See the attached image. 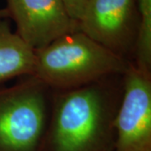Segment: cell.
Here are the masks:
<instances>
[{"mask_svg": "<svg viewBox=\"0 0 151 151\" xmlns=\"http://www.w3.org/2000/svg\"><path fill=\"white\" fill-rule=\"evenodd\" d=\"M124 75L54 91L44 151H114Z\"/></svg>", "mask_w": 151, "mask_h": 151, "instance_id": "6da1fadb", "label": "cell"}, {"mask_svg": "<svg viewBox=\"0 0 151 151\" xmlns=\"http://www.w3.org/2000/svg\"><path fill=\"white\" fill-rule=\"evenodd\" d=\"M35 76L54 91L86 86L123 75L130 63L76 30L35 50Z\"/></svg>", "mask_w": 151, "mask_h": 151, "instance_id": "7a4b0ae2", "label": "cell"}, {"mask_svg": "<svg viewBox=\"0 0 151 151\" xmlns=\"http://www.w3.org/2000/svg\"><path fill=\"white\" fill-rule=\"evenodd\" d=\"M53 93L35 75L0 86V151H44Z\"/></svg>", "mask_w": 151, "mask_h": 151, "instance_id": "3957f363", "label": "cell"}, {"mask_svg": "<svg viewBox=\"0 0 151 151\" xmlns=\"http://www.w3.org/2000/svg\"><path fill=\"white\" fill-rule=\"evenodd\" d=\"M139 24L138 0H88L78 30L134 62Z\"/></svg>", "mask_w": 151, "mask_h": 151, "instance_id": "277c9868", "label": "cell"}, {"mask_svg": "<svg viewBox=\"0 0 151 151\" xmlns=\"http://www.w3.org/2000/svg\"><path fill=\"white\" fill-rule=\"evenodd\" d=\"M114 151H151V73L130 63L115 119Z\"/></svg>", "mask_w": 151, "mask_h": 151, "instance_id": "5b68a950", "label": "cell"}, {"mask_svg": "<svg viewBox=\"0 0 151 151\" xmlns=\"http://www.w3.org/2000/svg\"><path fill=\"white\" fill-rule=\"evenodd\" d=\"M15 32L35 50L78 30L62 0H6Z\"/></svg>", "mask_w": 151, "mask_h": 151, "instance_id": "8992f818", "label": "cell"}, {"mask_svg": "<svg viewBox=\"0 0 151 151\" xmlns=\"http://www.w3.org/2000/svg\"><path fill=\"white\" fill-rule=\"evenodd\" d=\"M35 50L11 29L9 19H0V86L14 78L35 75Z\"/></svg>", "mask_w": 151, "mask_h": 151, "instance_id": "52a82bcc", "label": "cell"}, {"mask_svg": "<svg viewBox=\"0 0 151 151\" xmlns=\"http://www.w3.org/2000/svg\"><path fill=\"white\" fill-rule=\"evenodd\" d=\"M138 4L140 24L134 63L151 73V0H138Z\"/></svg>", "mask_w": 151, "mask_h": 151, "instance_id": "ba28073f", "label": "cell"}, {"mask_svg": "<svg viewBox=\"0 0 151 151\" xmlns=\"http://www.w3.org/2000/svg\"><path fill=\"white\" fill-rule=\"evenodd\" d=\"M70 16L77 23L81 19L88 0H62Z\"/></svg>", "mask_w": 151, "mask_h": 151, "instance_id": "9c48e42d", "label": "cell"}, {"mask_svg": "<svg viewBox=\"0 0 151 151\" xmlns=\"http://www.w3.org/2000/svg\"><path fill=\"white\" fill-rule=\"evenodd\" d=\"M0 19H9V13H8V10L6 9V8L0 9Z\"/></svg>", "mask_w": 151, "mask_h": 151, "instance_id": "30bf717a", "label": "cell"}]
</instances>
